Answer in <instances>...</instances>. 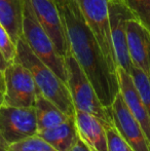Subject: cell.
Listing matches in <instances>:
<instances>
[{"label":"cell","mask_w":150,"mask_h":151,"mask_svg":"<svg viewBox=\"0 0 150 151\" xmlns=\"http://www.w3.org/2000/svg\"><path fill=\"white\" fill-rule=\"evenodd\" d=\"M66 30L70 52L94 86L101 103L111 110L119 93L117 67L109 63L75 0H55Z\"/></svg>","instance_id":"1"},{"label":"cell","mask_w":150,"mask_h":151,"mask_svg":"<svg viewBox=\"0 0 150 151\" xmlns=\"http://www.w3.org/2000/svg\"><path fill=\"white\" fill-rule=\"evenodd\" d=\"M16 62L22 64L31 72L38 88L48 100L55 103L69 116L74 115L75 109L67 84L31 50L23 35L17 42Z\"/></svg>","instance_id":"2"},{"label":"cell","mask_w":150,"mask_h":151,"mask_svg":"<svg viewBox=\"0 0 150 151\" xmlns=\"http://www.w3.org/2000/svg\"><path fill=\"white\" fill-rule=\"evenodd\" d=\"M67 68V86L71 96L74 109L99 117L106 125L113 127L111 110L101 103L94 86L73 55L68 54L64 58Z\"/></svg>","instance_id":"3"},{"label":"cell","mask_w":150,"mask_h":151,"mask_svg":"<svg viewBox=\"0 0 150 151\" xmlns=\"http://www.w3.org/2000/svg\"><path fill=\"white\" fill-rule=\"evenodd\" d=\"M23 37L33 52L67 84L65 60L38 22L30 0H23Z\"/></svg>","instance_id":"4"},{"label":"cell","mask_w":150,"mask_h":151,"mask_svg":"<svg viewBox=\"0 0 150 151\" xmlns=\"http://www.w3.org/2000/svg\"><path fill=\"white\" fill-rule=\"evenodd\" d=\"M4 99L2 105L14 107H33L38 88L31 72L22 64L14 61L3 71Z\"/></svg>","instance_id":"5"},{"label":"cell","mask_w":150,"mask_h":151,"mask_svg":"<svg viewBox=\"0 0 150 151\" xmlns=\"http://www.w3.org/2000/svg\"><path fill=\"white\" fill-rule=\"evenodd\" d=\"M109 63L117 67L109 25V0H75Z\"/></svg>","instance_id":"6"},{"label":"cell","mask_w":150,"mask_h":151,"mask_svg":"<svg viewBox=\"0 0 150 151\" xmlns=\"http://www.w3.org/2000/svg\"><path fill=\"white\" fill-rule=\"evenodd\" d=\"M109 25L112 45L115 56V63L131 73L133 63L131 61L126 40V22L132 19H137L134 12L121 1L109 0Z\"/></svg>","instance_id":"7"},{"label":"cell","mask_w":150,"mask_h":151,"mask_svg":"<svg viewBox=\"0 0 150 151\" xmlns=\"http://www.w3.org/2000/svg\"><path fill=\"white\" fill-rule=\"evenodd\" d=\"M37 132L34 107L0 106V133L8 145L36 135Z\"/></svg>","instance_id":"8"},{"label":"cell","mask_w":150,"mask_h":151,"mask_svg":"<svg viewBox=\"0 0 150 151\" xmlns=\"http://www.w3.org/2000/svg\"><path fill=\"white\" fill-rule=\"evenodd\" d=\"M39 24L50 37L58 54L63 59L70 54L66 30L55 0H30Z\"/></svg>","instance_id":"9"},{"label":"cell","mask_w":150,"mask_h":151,"mask_svg":"<svg viewBox=\"0 0 150 151\" xmlns=\"http://www.w3.org/2000/svg\"><path fill=\"white\" fill-rule=\"evenodd\" d=\"M113 127L134 151H150V144L141 125L133 116L120 93L111 106Z\"/></svg>","instance_id":"10"},{"label":"cell","mask_w":150,"mask_h":151,"mask_svg":"<svg viewBox=\"0 0 150 151\" xmlns=\"http://www.w3.org/2000/svg\"><path fill=\"white\" fill-rule=\"evenodd\" d=\"M126 40L133 66L150 73V30L137 19L126 22Z\"/></svg>","instance_id":"11"},{"label":"cell","mask_w":150,"mask_h":151,"mask_svg":"<svg viewBox=\"0 0 150 151\" xmlns=\"http://www.w3.org/2000/svg\"><path fill=\"white\" fill-rule=\"evenodd\" d=\"M75 123L79 139L93 151H108L106 124L97 116L75 110Z\"/></svg>","instance_id":"12"},{"label":"cell","mask_w":150,"mask_h":151,"mask_svg":"<svg viewBox=\"0 0 150 151\" xmlns=\"http://www.w3.org/2000/svg\"><path fill=\"white\" fill-rule=\"evenodd\" d=\"M118 81H119V93L126 104L128 110L144 131L150 144V117L137 91L133 78L130 73L122 68L117 67Z\"/></svg>","instance_id":"13"},{"label":"cell","mask_w":150,"mask_h":151,"mask_svg":"<svg viewBox=\"0 0 150 151\" xmlns=\"http://www.w3.org/2000/svg\"><path fill=\"white\" fill-rule=\"evenodd\" d=\"M37 135L57 151H70L79 139L74 115L55 127L38 131Z\"/></svg>","instance_id":"14"},{"label":"cell","mask_w":150,"mask_h":151,"mask_svg":"<svg viewBox=\"0 0 150 151\" xmlns=\"http://www.w3.org/2000/svg\"><path fill=\"white\" fill-rule=\"evenodd\" d=\"M0 24L17 44L23 34V0H0Z\"/></svg>","instance_id":"15"},{"label":"cell","mask_w":150,"mask_h":151,"mask_svg":"<svg viewBox=\"0 0 150 151\" xmlns=\"http://www.w3.org/2000/svg\"><path fill=\"white\" fill-rule=\"evenodd\" d=\"M38 131L55 127L69 117L68 114L60 109L55 103L39 93L34 103Z\"/></svg>","instance_id":"16"},{"label":"cell","mask_w":150,"mask_h":151,"mask_svg":"<svg viewBox=\"0 0 150 151\" xmlns=\"http://www.w3.org/2000/svg\"><path fill=\"white\" fill-rule=\"evenodd\" d=\"M131 76L150 117V74L133 66Z\"/></svg>","instance_id":"17"},{"label":"cell","mask_w":150,"mask_h":151,"mask_svg":"<svg viewBox=\"0 0 150 151\" xmlns=\"http://www.w3.org/2000/svg\"><path fill=\"white\" fill-rule=\"evenodd\" d=\"M8 151H57L52 145L37 135L9 144Z\"/></svg>","instance_id":"18"},{"label":"cell","mask_w":150,"mask_h":151,"mask_svg":"<svg viewBox=\"0 0 150 151\" xmlns=\"http://www.w3.org/2000/svg\"><path fill=\"white\" fill-rule=\"evenodd\" d=\"M121 1L134 12L146 28L150 30V0H118Z\"/></svg>","instance_id":"19"},{"label":"cell","mask_w":150,"mask_h":151,"mask_svg":"<svg viewBox=\"0 0 150 151\" xmlns=\"http://www.w3.org/2000/svg\"><path fill=\"white\" fill-rule=\"evenodd\" d=\"M0 52L8 65L16 61L17 44L12 41L9 34L1 24H0Z\"/></svg>","instance_id":"20"},{"label":"cell","mask_w":150,"mask_h":151,"mask_svg":"<svg viewBox=\"0 0 150 151\" xmlns=\"http://www.w3.org/2000/svg\"><path fill=\"white\" fill-rule=\"evenodd\" d=\"M108 151H134L132 147L122 139L116 129L111 125H106Z\"/></svg>","instance_id":"21"},{"label":"cell","mask_w":150,"mask_h":151,"mask_svg":"<svg viewBox=\"0 0 150 151\" xmlns=\"http://www.w3.org/2000/svg\"><path fill=\"white\" fill-rule=\"evenodd\" d=\"M70 151H93L90 148H88L83 142L80 139H78V141L76 142V144L71 148Z\"/></svg>","instance_id":"22"},{"label":"cell","mask_w":150,"mask_h":151,"mask_svg":"<svg viewBox=\"0 0 150 151\" xmlns=\"http://www.w3.org/2000/svg\"><path fill=\"white\" fill-rule=\"evenodd\" d=\"M8 143L5 141L3 137H2L1 133H0V151H8Z\"/></svg>","instance_id":"23"},{"label":"cell","mask_w":150,"mask_h":151,"mask_svg":"<svg viewBox=\"0 0 150 151\" xmlns=\"http://www.w3.org/2000/svg\"><path fill=\"white\" fill-rule=\"evenodd\" d=\"M8 66V64H7V62H6L5 60H4V58H3V56H2V54L0 52V70H1L2 72L5 70V68Z\"/></svg>","instance_id":"24"},{"label":"cell","mask_w":150,"mask_h":151,"mask_svg":"<svg viewBox=\"0 0 150 151\" xmlns=\"http://www.w3.org/2000/svg\"><path fill=\"white\" fill-rule=\"evenodd\" d=\"M0 90L3 91L4 93V76H3V72L0 70Z\"/></svg>","instance_id":"25"},{"label":"cell","mask_w":150,"mask_h":151,"mask_svg":"<svg viewBox=\"0 0 150 151\" xmlns=\"http://www.w3.org/2000/svg\"><path fill=\"white\" fill-rule=\"evenodd\" d=\"M3 99H4V93L3 91L0 90V106L3 104Z\"/></svg>","instance_id":"26"},{"label":"cell","mask_w":150,"mask_h":151,"mask_svg":"<svg viewBox=\"0 0 150 151\" xmlns=\"http://www.w3.org/2000/svg\"><path fill=\"white\" fill-rule=\"evenodd\" d=\"M149 74H150V73H149Z\"/></svg>","instance_id":"27"}]
</instances>
